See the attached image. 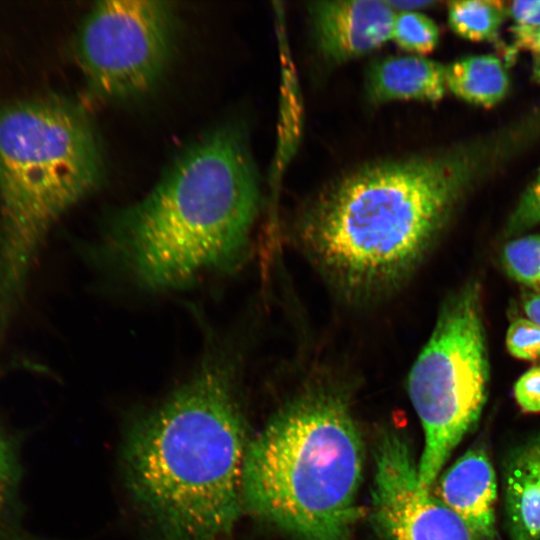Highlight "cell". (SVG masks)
Returning a JSON list of instances; mask_svg holds the SVG:
<instances>
[{"label": "cell", "mask_w": 540, "mask_h": 540, "mask_svg": "<svg viewBox=\"0 0 540 540\" xmlns=\"http://www.w3.org/2000/svg\"><path fill=\"white\" fill-rule=\"evenodd\" d=\"M259 185L241 130L219 126L187 146L141 200L108 226L112 259L141 288L172 291L243 260Z\"/></svg>", "instance_id": "cell-2"}, {"label": "cell", "mask_w": 540, "mask_h": 540, "mask_svg": "<svg viewBox=\"0 0 540 540\" xmlns=\"http://www.w3.org/2000/svg\"><path fill=\"white\" fill-rule=\"evenodd\" d=\"M501 259L505 271L512 279L540 294V233L508 242L503 248Z\"/></svg>", "instance_id": "cell-15"}, {"label": "cell", "mask_w": 540, "mask_h": 540, "mask_svg": "<svg viewBox=\"0 0 540 540\" xmlns=\"http://www.w3.org/2000/svg\"><path fill=\"white\" fill-rule=\"evenodd\" d=\"M372 521L383 540H483L431 489L402 433L380 432L374 449Z\"/></svg>", "instance_id": "cell-8"}, {"label": "cell", "mask_w": 540, "mask_h": 540, "mask_svg": "<svg viewBox=\"0 0 540 540\" xmlns=\"http://www.w3.org/2000/svg\"><path fill=\"white\" fill-rule=\"evenodd\" d=\"M21 475L18 443L0 417V527L17 505Z\"/></svg>", "instance_id": "cell-16"}, {"label": "cell", "mask_w": 540, "mask_h": 540, "mask_svg": "<svg viewBox=\"0 0 540 540\" xmlns=\"http://www.w3.org/2000/svg\"><path fill=\"white\" fill-rule=\"evenodd\" d=\"M103 172L99 136L77 104L36 96L0 105V347L49 232Z\"/></svg>", "instance_id": "cell-4"}, {"label": "cell", "mask_w": 540, "mask_h": 540, "mask_svg": "<svg viewBox=\"0 0 540 540\" xmlns=\"http://www.w3.org/2000/svg\"><path fill=\"white\" fill-rule=\"evenodd\" d=\"M490 365L478 282L466 283L442 306L414 362L407 388L424 431L419 483L431 489L451 453L481 417Z\"/></svg>", "instance_id": "cell-6"}, {"label": "cell", "mask_w": 540, "mask_h": 540, "mask_svg": "<svg viewBox=\"0 0 540 540\" xmlns=\"http://www.w3.org/2000/svg\"><path fill=\"white\" fill-rule=\"evenodd\" d=\"M389 3L395 11H416L435 4L432 1H389Z\"/></svg>", "instance_id": "cell-24"}, {"label": "cell", "mask_w": 540, "mask_h": 540, "mask_svg": "<svg viewBox=\"0 0 540 540\" xmlns=\"http://www.w3.org/2000/svg\"><path fill=\"white\" fill-rule=\"evenodd\" d=\"M175 31L170 3L96 2L81 22L75 55L89 86L109 99L148 91L168 63Z\"/></svg>", "instance_id": "cell-7"}, {"label": "cell", "mask_w": 540, "mask_h": 540, "mask_svg": "<svg viewBox=\"0 0 540 540\" xmlns=\"http://www.w3.org/2000/svg\"><path fill=\"white\" fill-rule=\"evenodd\" d=\"M508 16L513 20L514 46L530 34L540 30V0L514 1L507 6Z\"/></svg>", "instance_id": "cell-20"}, {"label": "cell", "mask_w": 540, "mask_h": 540, "mask_svg": "<svg viewBox=\"0 0 540 540\" xmlns=\"http://www.w3.org/2000/svg\"><path fill=\"white\" fill-rule=\"evenodd\" d=\"M317 45L333 62L370 52L391 39L395 10L389 1H317L309 5Z\"/></svg>", "instance_id": "cell-9"}, {"label": "cell", "mask_w": 540, "mask_h": 540, "mask_svg": "<svg viewBox=\"0 0 540 540\" xmlns=\"http://www.w3.org/2000/svg\"><path fill=\"white\" fill-rule=\"evenodd\" d=\"M504 496L510 540H540V434L509 456Z\"/></svg>", "instance_id": "cell-11"}, {"label": "cell", "mask_w": 540, "mask_h": 540, "mask_svg": "<svg viewBox=\"0 0 540 540\" xmlns=\"http://www.w3.org/2000/svg\"><path fill=\"white\" fill-rule=\"evenodd\" d=\"M506 16L507 6L496 0H457L448 4V22L460 37L495 41Z\"/></svg>", "instance_id": "cell-14"}, {"label": "cell", "mask_w": 540, "mask_h": 540, "mask_svg": "<svg viewBox=\"0 0 540 540\" xmlns=\"http://www.w3.org/2000/svg\"><path fill=\"white\" fill-rule=\"evenodd\" d=\"M519 49H525L531 52L533 57V76L540 81V30L530 34L516 46L512 48L515 53Z\"/></svg>", "instance_id": "cell-22"}, {"label": "cell", "mask_w": 540, "mask_h": 540, "mask_svg": "<svg viewBox=\"0 0 540 540\" xmlns=\"http://www.w3.org/2000/svg\"><path fill=\"white\" fill-rule=\"evenodd\" d=\"M513 394L524 413H540V365L530 368L516 380Z\"/></svg>", "instance_id": "cell-21"}, {"label": "cell", "mask_w": 540, "mask_h": 540, "mask_svg": "<svg viewBox=\"0 0 540 540\" xmlns=\"http://www.w3.org/2000/svg\"><path fill=\"white\" fill-rule=\"evenodd\" d=\"M446 66L421 57H388L374 63L367 73L366 87L371 100H440L447 89Z\"/></svg>", "instance_id": "cell-12"}, {"label": "cell", "mask_w": 540, "mask_h": 540, "mask_svg": "<svg viewBox=\"0 0 540 540\" xmlns=\"http://www.w3.org/2000/svg\"><path fill=\"white\" fill-rule=\"evenodd\" d=\"M391 39L407 51L428 54L438 44L439 29L433 20L422 13L399 11L395 14Z\"/></svg>", "instance_id": "cell-17"}, {"label": "cell", "mask_w": 540, "mask_h": 540, "mask_svg": "<svg viewBox=\"0 0 540 540\" xmlns=\"http://www.w3.org/2000/svg\"><path fill=\"white\" fill-rule=\"evenodd\" d=\"M507 351L516 359H540V327L527 318L513 320L506 332Z\"/></svg>", "instance_id": "cell-18"}, {"label": "cell", "mask_w": 540, "mask_h": 540, "mask_svg": "<svg viewBox=\"0 0 540 540\" xmlns=\"http://www.w3.org/2000/svg\"><path fill=\"white\" fill-rule=\"evenodd\" d=\"M247 445L234 375L220 356L131 424L125 482L158 540H228L243 512Z\"/></svg>", "instance_id": "cell-1"}, {"label": "cell", "mask_w": 540, "mask_h": 540, "mask_svg": "<svg viewBox=\"0 0 540 540\" xmlns=\"http://www.w3.org/2000/svg\"><path fill=\"white\" fill-rule=\"evenodd\" d=\"M540 223V169L522 194L507 222L509 236L517 235Z\"/></svg>", "instance_id": "cell-19"}, {"label": "cell", "mask_w": 540, "mask_h": 540, "mask_svg": "<svg viewBox=\"0 0 540 540\" xmlns=\"http://www.w3.org/2000/svg\"><path fill=\"white\" fill-rule=\"evenodd\" d=\"M475 168L468 152L455 151L358 169L309 208L302 227L305 246L344 294L387 291L428 252Z\"/></svg>", "instance_id": "cell-3"}, {"label": "cell", "mask_w": 540, "mask_h": 540, "mask_svg": "<svg viewBox=\"0 0 540 540\" xmlns=\"http://www.w3.org/2000/svg\"><path fill=\"white\" fill-rule=\"evenodd\" d=\"M446 87L463 101L491 108L509 89V76L502 61L490 54L473 55L446 66Z\"/></svg>", "instance_id": "cell-13"}, {"label": "cell", "mask_w": 540, "mask_h": 540, "mask_svg": "<svg viewBox=\"0 0 540 540\" xmlns=\"http://www.w3.org/2000/svg\"><path fill=\"white\" fill-rule=\"evenodd\" d=\"M522 304L527 319L540 327V294L528 292L524 296Z\"/></svg>", "instance_id": "cell-23"}, {"label": "cell", "mask_w": 540, "mask_h": 540, "mask_svg": "<svg viewBox=\"0 0 540 540\" xmlns=\"http://www.w3.org/2000/svg\"><path fill=\"white\" fill-rule=\"evenodd\" d=\"M437 480L435 496L483 540H494L497 478L486 449L465 451Z\"/></svg>", "instance_id": "cell-10"}, {"label": "cell", "mask_w": 540, "mask_h": 540, "mask_svg": "<svg viewBox=\"0 0 540 540\" xmlns=\"http://www.w3.org/2000/svg\"><path fill=\"white\" fill-rule=\"evenodd\" d=\"M363 464L347 400L329 389L306 391L248 442L243 511L295 540H353Z\"/></svg>", "instance_id": "cell-5"}]
</instances>
